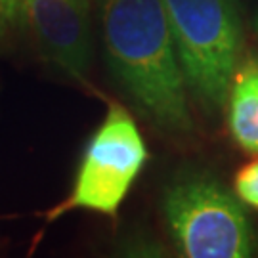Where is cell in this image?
I'll return each mask as SVG.
<instances>
[{
  "label": "cell",
  "instance_id": "1",
  "mask_svg": "<svg viewBox=\"0 0 258 258\" xmlns=\"http://www.w3.org/2000/svg\"><path fill=\"white\" fill-rule=\"evenodd\" d=\"M105 55L136 109L157 128L187 134L194 120L163 0H98Z\"/></svg>",
  "mask_w": 258,
  "mask_h": 258
},
{
  "label": "cell",
  "instance_id": "2",
  "mask_svg": "<svg viewBox=\"0 0 258 258\" xmlns=\"http://www.w3.org/2000/svg\"><path fill=\"white\" fill-rule=\"evenodd\" d=\"M189 94L207 113L226 107L243 52L237 0H163Z\"/></svg>",
  "mask_w": 258,
  "mask_h": 258
},
{
  "label": "cell",
  "instance_id": "3",
  "mask_svg": "<svg viewBox=\"0 0 258 258\" xmlns=\"http://www.w3.org/2000/svg\"><path fill=\"white\" fill-rule=\"evenodd\" d=\"M146 163L148 148L134 119L124 107L111 103L103 122L84 148L71 194L46 212V222L71 211L115 216Z\"/></svg>",
  "mask_w": 258,
  "mask_h": 258
},
{
  "label": "cell",
  "instance_id": "4",
  "mask_svg": "<svg viewBox=\"0 0 258 258\" xmlns=\"http://www.w3.org/2000/svg\"><path fill=\"white\" fill-rule=\"evenodd\" d=\"M168 228L184 256L247 258L254 231L239 197L212 178L197 176L174 184L163 201Z\"/></svg>",
  "mask_w": 258,
  "mask_h": 258
},
{
  "label": "cell",
  "instance_id": "5",
  "mask_svg": "<svg viewBox=\"0 0 258 258\" xmlns=\"http://www.w3.org/2000/svg\"><path fill=\"white\" fill-rule=\"evenodd\" d=\"M92 0H21L38 46L48 59L84 81L92 55Z\"/></svg>",
  "mask_w": 258,
  "mask_h": 258
},
{
  "label": "cell",
  "instance_id": "6",
  "mask_svg": "<svg viewBox=\"0 0 258 258\" xmlns=\"http://www.w3.org/2000/svg\"><path fill=\"white\" fill-rule=\"evenodd\" d=\"M228 126L243 151L258 155V59L245 55L228 92Z\"/></svg>",
  "mask_w": 258,
  "mask_h": 258
},
{
  "label": "cell",
  "instance_id": "7",
  "mask_svg": "<svg viewBox=\"0 0 258 258\" xmlns=\"http://www.w3.org/2000/svg\"><path fill=\"white\" fill-rule=\"evenodd\" d=\"M233 187L241 203L258 209V157L235 174Z\"/></svg>",
  "mask_w": 258,
  "mask_h": 258
},
{
  "label": "cell",
  "instance_id": "8",
  "mask_svg": "<svg viewBox=\"0 0 258 258\" xmlns=\"http://www.w3.org/2000/svg\"><path fill=\"white\" fill-rule=\"evenodd\" d=\"M21 14V0H0V23H10Z\"/></svg>",
  "mask_w": 258,
  "mask_h": 258
},
{
  "label": "cell",
  "instance_id": "9",
  "mask_svg": "<svg viewBox=\"0 0 258 258\" xmlns=\"http://www.w3.org/2000/svg\"><path fill=\"white\" fill-rule=\"evenodd\" d=\"M252 27H254V35H256V42H258V10L254 14V21H252Z\"/></svg>",
  "mask_w": 258,
  "mask_h": 258
}]
</instances>
